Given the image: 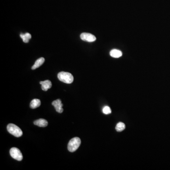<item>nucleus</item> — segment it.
<instances>
[{
	"instance_id": "ddd939ff",
	"label": "nucleus",
	"mask_w": 170,
	"mask_h": 170,
	"mask_svg": "<svg viewBox=\"0 0 170 170\" xmlns=\"http://www.w3.org/2000/svg\"><path fill=\"white\" fill-rule=\"evenodd\" d=\"M116 130L117 132H121L122 131H123L124 130V129H125V125L124 123L123 122H119L118 124L116 125Z\"/></svg>"
},
{
	"instance_id": "f257e3e1",
	"label": "nucleus",
	"mask_w": 170,
	"mask_h": 170,
	"mask_svg": "<svg viewBox=\"0 0 170 170\" xmlns=\"http://www.w3.org/2000/svg\"><path fill=\"white\" fill-rule=\"evenodd\" d=\"M58 78L60 81L66 84L72 83L74 80L73 76L71 73L64 71L58 73Z\"/></svg>"
},
{
	"instance_id": "1a4fd4ad",
	"label": "nucleus",
	"mask_w": 170,
	"mask_h": 170,
	"mask_svg": "<svg viewBox=\"0 0 170 170\" xmlns=\"http://www.w3.org/2000/svg\"><path fill=\"white\" fill-rule=\"evenodd\" d=\"M45 58H43V57L39 58L36 61L34 65L32 67V69L34 70H35V69H37L38 68L41 66V65H42L44 62H45Z\"/></svg>"
},
{
	"instance_id": "9b49d317",
	"label": "nucleus",
	"mask_w": 170,
	"mask_h": 170,
	"mask_svg": "<svg viewBox=\"0 0 170 170\" xmlns=\"http://www.w3.org/2000/svg\"><path fill=\"white\" fill-rule=\"evenodd\" d=\"M41 105V101L39 99H34L32 100L30 104V107L32 109L38 108Z\"/></svg>"
},
{
	"instance_id": "0eeeda50",
	"label": "nucleus",
	"mask_w": 170,
	"mask_h": 170,
	"mask_svg": "<svg viewBox=\"0 0 170 170\" xmlns=\"http://www.w3.org/2000/svg\"><path fill=\"white\" fill-rule=\"evenodd\" d=\"M40 84L41 85L42 89L45 91H47V90L51 88L52 86V83L49 80L41 81L40 82Z\"/></svg>"
},
{
	"instance_id": "6e6552de",
	"label": "nucleus",
	"mask_w": 170,
	"mask_h": 170,
	"mask_svg": "<svg viewBox=\"0 0 170 170\" xmlns=\"http://www.w3.org/2000/svg\"><path fill=\"white\" fill-rule=\"evenodd\" d=\"M36 125L40 127H46L48 125V122L43 119H39L34 122Z\"/></svg>"
},
{
	"instance_id": "4468645a",
	"label": "nucleus",
	"mask_w": 170,
	"mask_h": 170,
	"mask_svg": "<svg viewBox=\"0 0 170 170\" xmlns=\"http://www.w3.org/2000/svg\"><path fill=\"white\" fill-rule=\"evenodd\" d=\"M103 113H105V115H109L112 112L111 109L108 106H105L103 109Z\"/></svg>"
},
{
	"instance_id": "423d86ee",
	"label": "nucleus",
	"mask_w": 170,
	"mask_h": 170,
	"mask_svg": "<svg viewBox=\"0 0 170 170\" xmlns=\"http://www.w3.org/2000/svg\"><path fill=\"white\" fill-rule=\"evenodd\" d=\"M52 105L54 106L57 112L62 113L63 111V104L60 99H57L52 102Z\"/></svg>"
},
{
	"instance_id": "20e7f679",
	"label": "nucleus",
	"mask_w": 170,
	"mask_h": 170,
	"mask_svg": "<svg viewBox=\"0 0 170 170\" xmlns=\"http://www.w3.org/2000/svg\"><path fill=\"white\" fill-rule=\"evenodd\" d=\"M10 154L12 158L16 160L21 161L23 159V156L21 151L16 147H12L10 150Z\"/></svg>"
},
{
	"instance_id": "9d476101",
	"label": "nucleus",
	"mask_w": 170,
	"mask_h": 170,
	"mask_svg": "<svg viewBox=\"0 0 170 170\" xmlns=\"http://www.w3.org/2000/svg\"><path fill=\"white\" fill-rule=\"evenodd\" d=\"M110 55L113 58H119L122 56V53L120 50L117 49H113L111 50L110 53Z\"/></svg>"
},
{
	"instance_id": "f03ea898",
	"label": "nucleus",
	"mask_w": 170,
	"mask_h": 170,
	"mask_svg": "<svg viewBox=\"0 0 170 170\" xmlns=\"http://www.w3.org/2000/svg\"><path fill=\"white\" fill-rule=\"evenodd\" d=\"M81 144V140L78 137H75L69 141L68 149L70 152H74L78 149Z\"/></svg>"
},
{
	"instance_id": "39448f33",
	"label": "nucleus",
	"mask_w": 170,
	"mask_h": 170,
	"mask_svg": "<svg viewBox=\"0 0 170 170\" xmlns=\"http://www.w3.org/2000/svg\"><path fill=\"white\" fill-rule=\"evenodd\" d=\"M80 38L83 41L88 42H93L96 40V38L94 35L90 33H83L80 35Z\"/></svg>"
},
{
	"instance_id": "7ed1b4c3",
	"label": "nucleus",
	"mask_w": 170,
	"mask_h": 170,
	"mask_svg": "<svg viewBox=\"0 0 170 170\" xmlns=\"http://www.w3.org/2000/svg\"><path fill=\"white\" fill-rule=\"evenodd\" d=\"M7 129L8 132L10 133V134L14 135L17 138L20 137L23 134L21 129L18 126L12 123L8 124Z\"/></svg>"
},
{
	"instance_id": "f8f14e48",
	"label": "nucleus",
	"mask_w": 170,
	"mask_h": 170,
	"mask_svg": "<svg viewBox=\"0 0 170 170\" xmlns=\"http://www.w3.org/2000/svg\"><path fill=\"white\" fill-rule=\"evenodd\" d=\"M20 36L22 39L23 42L25 43H28L29 40L31 38V36L28 33H26L25 34H21Z\"/></svg>"
}]
</instances>
